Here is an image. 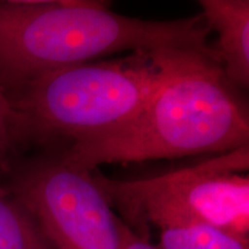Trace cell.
Wrapping results in <instances>:
<instances>
[{"label": "cell", "instance_id": "10", "mask_svg": "<svg viewBox=\"0 0 249 249\" xmlns=\"http://www.w3.org/2000/svg\"><path fill=\"white\" fill-rule=\"evenodd\" d=\"M123 249H158L156 245H152L150 240L143 239L135 234L126 225L124 226V241Z\"/></svg>", "mask_w": 249, "mask_h": 249}, {"label": "cell", "instance_id": "2", "mask_svg": "<svg viewBox=\"0 0 249 249\" xmlns=\"http://www.w3.org/2000/svg\"><path fill=\"white\" fill-rule=\"evenodd\" d=\"M202 14L130 18L92 0H0V88L8 97L43 74L123 51L194 50L217 62Z\"/></svg>", "mask_w": 249, "mask_h": 249}, {"label": "cell", "instance_id": "8", "mask_svg": "<svg viewBox=\"0 0 249 249\" xmlns=\"http://www.w3.org/2000/svg\"><path fill=\"white\" fill-rule=\"evenodd\" d=\"M0 249H51L33 218L0 187Z\"/></svg>", "mask_w": 249, "mask_h": 249}, {"label": "cell", "instance_id": "9", "mask_svg": "<svg viewBox=\"0 0 249 249\" xmlns=\"http://www.w3.org/2000/svg\"><path fill=\"white\" fill-rule=\"evenodd\" d=\"M24 144L11 99L0 88V171L9 167L15 152Z\"/></svg>", "mask_w": 249, "mask_h": 249}, {"label": "cell", "instance_id": "5", "mask_svg": "<svg viewBox=\"0 0 249 249\" xmlns=\"http://www.w3.org/2000/svg\"><path fill=\"white\" fill-rule=\"evenodd\" d=\"M8 192L33 218L51 249H123L124 224L92 172L60 155L18 171Z\"/></svg>", "mask_w": 249, "mask_h": 249}, {"label": "cell", "instance_id": "1", "mask_svg": "<svg viewBox=\"0 0 249 249\" xmlns=\"http://www.w3.org/2000/svg\"><path fill=\"white\" fill-rule=\"evenodd\" d=\"M249 144L247 107L219 62L181 50L163 82L128 121L67 147L62 160L80 169L234 150Z\"/></svg>", "mask_w": 249, "mask_h": 249}, {"label": "cell", "instance_id": "4", "mask_svg": "<svg viewBox=\"0 0 249 249\" xmlns=\"http://www.w3.org/2000/svg\"><path fill=\"white\" fill-rule=\"evenodd\" d=\"M249 144L154 178L113 180L92 173L129 230L150 240V229L204 224L249 234Z\"/></svg>", "mask_w": 249, "mask_h": 249}, {"label": "cell", "instance_id": "3", "mask_svg": "<svg viewBox=\"0 0 249 249\" xmlns=\"http://www.w3.org/2000/svg\"><path fill=\"white\" fill-rule=\"evenodd\" d=\"M179 51L139 50L36 77L9 97L24 143L70 145L117 128L150 98Z\"/></svg>", "mask_w": 249, "mask_h": 249}, {"label": "cell", "instance_id": "6", "mask_svg": "<svg viewBox=\"0 0 249 249\" xmlns=\"http://www.w3.org/2000/svg\"><path fill=\"white\" fill-rule=\"evenodd\" d=\"M202 17L218 34L213 45L227 81L236 88L249 86V1L200 0Z\"/></svg>", "mask_w": 249, "mask_h": 249}, {"label": "cell", "instance_id": "7", "mask_svg": "<svg viewBox=\"0 0 249 249\" xmlns=\"http://www.w3.org/2000/svg\"><path fill=\"white\" fill-rule=\"evenodd\" d=\"M158 249H249V236H242L204 224L160 230Z\"/></svg>", "mask_w": 249, "mask_h": 249}]
</instances>
